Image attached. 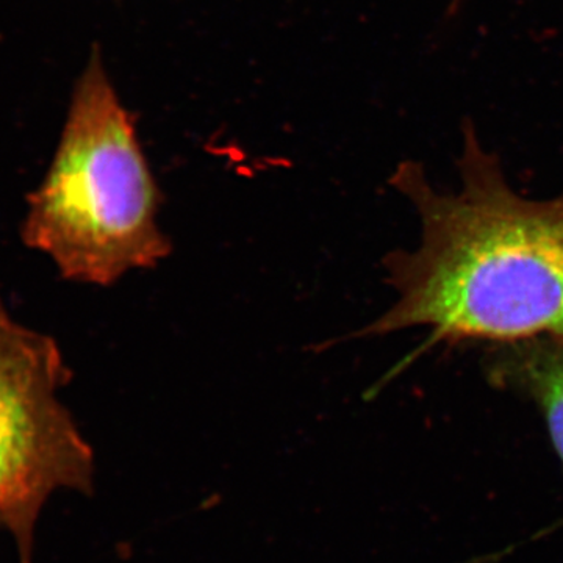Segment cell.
Instances as JSON below:
<instances>
[{
  "label": "cell",
  "instance_id": "cell-4",
  "mask_svg": "<svg viewBox=\"0 0 563 563\" xmlns=\"http://www.w3.org/2000/svg\"><path fill=\"white\" fill-rule=\"evenodd\" d=\"M488 384L532 402L563 463V339L488 346L483 358Z\"/></svg>",
  "mask_w": 563,
  "mask_h": 563
},
{
  "label": "cell",
  "instance_id": "cell-1",
  "mask_svg": "<svg viewBox=\"0 0 563 563\" xmlns=\"http://www.w3.org/2000/svg\"><path fill=\"white\" fill-rule=\"evenodd\" d=\"M457 190H437L418 162L390 185L413 207L420 242L383 265L396 301L354 336L428 329L435 344L563 339V190L532 199L514 190L473 124L463 128Z\"/></svg>",
  "mask_w": 563,
  "mask_h": 563
},
{
  "label": "cell",
  "instance_id": "cell-3",
  "mask_svg": "<svg viewBox=\"0 0 563 563\" xmlns=\"http://www.w3.org/2000/svg\"><path fill=\"white\" fill-rule=\"evenodd\" d=\"M70 376L55 340L20 324L0 299V528L21 563H32L51 496L95 487V454L58 399Z\"/></svg>",
  "mask_w": 563,
  "mask_h": 563
},
{
  "label": "cell",
  "instance_id": "cell-2",
  "mask_svg": "<svg viewBox=\"0 0 563 563\" xmlns=\"http://www.w3.org/2000/svg\"><path fill=\"white\" fill-rule=\"evenodd\" d=\"M162 202L135 120L95 51L74 90L49 172L29 196L22 239L49 255L63 279L109 287L172 254L157 222Z\"/></svg>",
  "mask_w": 563,
  "mask_h": 563
}]
</instances>
